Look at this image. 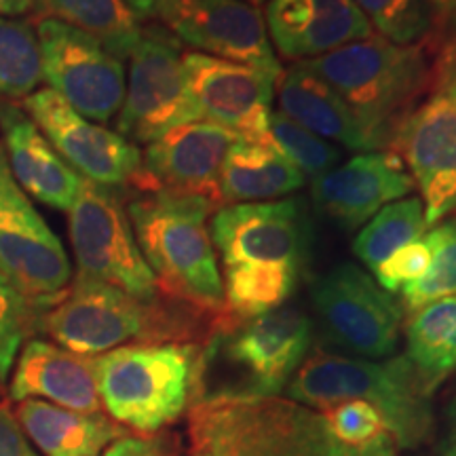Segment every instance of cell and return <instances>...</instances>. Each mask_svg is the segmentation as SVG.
I'll list each match as a JSON object with an SVG mask.
<instances>
[{
  "label": "cell",
  "instance_id": "1",
  "mask_svg": "<svg viewBox=\"0 0 456 456\" xmlns=\"http://www.w3.org/2000/svg\"><path fill=\"white\" fill-rule=\"evenodd\" d=\"M298 64L340 95L374 151H389L397 127L431 85L436 34L416 45H395L374 34Z\"/></svg>",
  "mask_w": 456,
  "mask_h": 456
},
{
  "label": "cell",
  "instance_id": "2",
  "mask_svg": "<svg viewBox=\"0 0 456 456\" xmlns=\"http://www.w3.org/2000/svg\"><path fill=\"white\" fill-rule=\"evenodd\" d=\"M94 372L110 419L151 436L205 397L208 351L192 342H134L94 357Z\"/></svg>",
  "mask_w": 456,
  "mask_h": 456
},
{
  "label": "cell",
  "instance_id": "3",
  "mask_svg": "<svg viewBox=\"0 0 456 456\" xmlns=\"http://www.w3.org/2000/svg\"><path fill=\"white\" fill-rule=\"evenodd\" d=\"M216 209L208 199L174 192H134L127 203L135 241L161 294L226 315L224 281L208 228Z\"/></svg>",
  "mask_w": 456,
  "mask_h": 456
},
{
  "label": "cell",
  "instance_id": "4",
  "mask_svg": "<svg viewBox=\"0 0 456 456\" xmlns=\"http://www.w3.org/2000/svg\"><path fill=\"white\" fill-rule=\"evenodd\" d=\"M431 395L403 355L379 362L317 351L302 362L288 385V397L306 408L322 410L346 399L368 402L383 414L402 450L431 440L436 427Z\"/></svg>",
  "mask_w": 456,
  "mask_h": 456
},
{
  "label": "cell",
  "instance_id": "5",
  "mask_svg": "<svg viewBox=\"0 0 456 456\" xmlns=\"http://www.w3.org/2000/svg\"><path fill=\"white\" fill-rule=\"evenodd\" d=\"M191 437L208 456H334L317 410L279 397H203L191 408Z\"/></svg>",
  "mask_w": 456,
  "mask_h": 456
},
{
  "label": "cell",
  "instance_id": "6",
  "mask_svg": "<svg viewBox=\"0 0 456 456\" xmlns=\"http://www.w3.org/2000/svg\"><path fill=\"white\" fill-rule=\"evenodd\" d=\"M389 152L408 167L429 228L456 212V38L436 34L431 85L397 127Z\"/></svg>",
  "mask_w": 456,
  "mask_h": 456
},
{
  "label": "cell",
  "instance_id": "7",
  "mask_svg": "<svg viewBox=\"0 0 456 456\" xmlns=\"http://www.w3.org/2000/svg\"><path fill=\"white\" fill-rule=\"evenodd\" d=\"M70 241L78 277L114 285L142 302H157L163 296L114 188L83 178L70 208Z\"/></svg>",
  "mask_w": 456,
  "mask_h": 456
},
{
  "label": "cell",
  "instance_id": "8",
  "mask_svg": "<svg viewBox=\"0 0 456 456\" xmlns=\"http://www.w3.org/2000/svg\"><path fill=\"white\" fill-rule=\"evenodd\" d=\"M182 53V43L163 24L142 28L117 121L118 134L131 144H151L171 129L203 121L188 89Z\"/></svg>",
  "mask_w": 456,
  "mask_h": 456
},
{
  "label": "cell",
  "instance_id": "9",
  "mask_svg": "<svg viewBox=\"0 0 456 456\" xmlns=\"http://www.w3.org/2000/svg\"><path fill=\"white\" fill-rule=\"evenodd\" d=\"M311 302L319 328L332 345L362 359L391 357L403 309L374 277L353 262H338L313 279Z\"/></svg>",
  "mask_w": 456,
  "mask_h": 456
},
{
  "label": "cell",
  "instance_id": "10",
  "mask_svg": "<svg viewBox=\"0 0 456 456\" xmlns=\"http://www.w3.org/2000/svg\"><path fill=\"white\" fill-rule=\"evenodd\" d=\"M0 271L38 313L70 288L72 266L64 245L11 174L0 151Z\"/></svg>",
  "mask_w": 456,
  "mask_h": 456
},
{
  "label": "cell",
  "instance_id": "11",
  "mask_svg": "<svg viewBox=\"0 0 456 456\" xmlns=\"http://www.w3.org/2000/svg\"><path fill=\"white\" fill-rule=\"evenodd\" d=\"M43 81L68 106L89 121L106 123L121 110L127 77L125 66L94 37L77 28L41 17L37 21Z\"/></svg>",
  "mask_w": 456,
  "mask_h": 456
},
{
  "label": "cell",
  "instance_id": "12",
  "mask_svg": "<svg viewBox=\"0 0 456 456\" xmlns=\"http://www.w3.org/2000/svg\"><path fill=\"white\" fill-rule=\"evenodd\" d=\"M209 235L224 271H285L300 275L306 256V216L298 199L224 205Z\"/></svg>",
  "mask_w": 456,
  "mask_h": 456
},
{
  "label": "cell",
  "instance_id": "13",
  "mask_svg": "<svg viewBox=\"0 0 456 456\" xmlns=\"http://www.w3.org/2000/svg\"><path fill=\"white\" fill-rule=\"evenodd\" d=\"M311 338L313 326L306 313L296 306H279L243 319L228 332L216 336L205 349L222 353L241 372V389L235 395L275 397L309 357Z\"/></svg>",
  "mask_w": 456,
  "mask_h": 456
},
{
  "label": "cell",
  "instance_id": "14",
  "mask_svg": "<svg viewBox=\"0 0 456 456\" xmlns=\"http://www.w3.org/2000/svg\"><path fill=\"white\" fill-rule=\"evenodd\" d=\"M21 110L81 178L114 191L135 186L142 152L121 134L91 123L49 87L21 100Z\"/></svg>",
  "mask_w": 456,
  "mask_h": 456
},
{
  "label": "cell",
  "instance_id": "15",
  "mask_svg": "<svg viewBox=\"0 0 456 456\" xmlns=\"http://www.w3.org/2000/svg\"><path fill=\"white\" fill-rule=\"evenodd\" d=\"M188 89L205 121L254 142H271L269 118L279 77L260 68L184 51Z\"/></svg>",
  "mask_w": 456,
  "mask_h": 456
},
{
  "label": "cell",
  "instance_id": "16",
  "mask_svg": "<svg viewBox=\"0 0 456 456\" xmlns=\"http://www.w3.org/2000/svg\"><path fill=\"white\" fill-rule=\"evenodd\" d=\"M159 21L199 53L281 77L265 15L254 4L243 0H171Z\"/></svg>",
  "mask_w": 456,
  "mask_h": 456
},
{
  "label": "cell",
  "instance_id": "17",
  "mask_svg": "<svg viewBox=\"0 0 456 456\" xmlns=\"http://www.w3.org/2000/svg\"><path fill=\"white\" fill-rule=\"evenodd\" d=\"M237 138L205 118L171 129L142 152V174L131 191L201 197L222 208V165Z\"/></svg>",
  "mask_w": 456,
  "mask_h": 456
},
{
  "label": "cell",
  "instance_id": "18",
  "mask_svg": "<svg viewBox=\"0 0 456 456\" xmlns=\"http://www.w3.org/2000/svg\"><path fill=\"white\" fill-rule=\"evenodd\" d=\"M414 191L402 159L389 151L359 152L311 180V201L323 218L353 232L372 220L385 205Z\"/></svg>",
  "mask_w": 456,
  "mask_h": 456
},
{
  "label": "cell",
  "instance_id": "19",
  "mask_svg": "<svg viewBox=\"0 0 456 456\" xmlns=\"http://www.w3.org/2000/svg\"><path fill=\"white\" fill-rule=\"evenodd\" d=\"M265 21L277 53L296 64L374 37L353 0H269Z\"/></svg>",
  "mask_w": 456,
  "mask_h": 456
},
{
  "label": "cell",
  "instance_id": "20",
  "mask_svg": "<svg viewBox=\"0 0 456 456\" xmlns=\"http://www.w3.org/2000/svg\"><path fill=\"white\" fill-rule=\"evenodd\" d=\"M11 399H41L77 412H102L98 380L94 372V357L78 355L34 338L21 349L11 380Z\"/></svg>",
  "mask_w": 456,
  "mask_h": 456
},
{
  "label": "cell",
  "instance_id": "21",
  "mask_svg": "<svg viewBox=\"0 0 456 456\" xmlns=\"http://www.w3.org/2000/svg\"><path fill=\"white\" fill-rule=\"evenodd\" d=\"M0 127L11 174L21 191L43 205L70 212L81 191V175L60 157L32 118L11 102H0Z\"/></svg>",
  "mask_w": 456,
  "mask_h": 456
},
{
  "label": "cell",
  "instance_id": "22",
  "mask_svg": "<svg viewBox=\"0 0 456 456\" xmlns=\"http://www.w3.org/2000/svg\"><path fill=\"white\" fill-rule=\"evenodd\" d=\"M275 94L279 112L319 138L355 152H376L349 106L315 72L300 64L281 70Z\"/></svg>",
  "mask_w": 456,
  "mask_h": 456
},
{
  "label": "cell",
  "instance_id": "23",
  "mask_svg": "<svg viewBox=\"0 0 456 456\" xmlns=\"http://www.w3.org/2000/svg\"><path fill=\"white\" fill-rule=\"evenodd\" d=\"M26 437L45 456H100L127 436V429L110 416L77 412L41 399H26L15 414Z\"/></svg>",
  "mask_w": 456,
  "mask_h": 456
},
{
  "label": "cell",
  "instance_id": "24",
  "mask_svg": "<svg viewBox=\"0 0 456 456\" xmlns=\"http://www.w3.org/2000/svg\"><path fill=\"white\" fill-rule=\"evenodd\" d=\"M306 175L271 142L237 138L222 165L220 201L224 205L266 203L300 191Z\"/></svg>",
  "mask_w": 456,
  "mask_h": 456
},
{
  "label": "cell",
  "instance_id": "25",
  "mask_svg": "<svg viewBox=\"0 0 456 456\" xmlns=\"http://www.w3.org/2000/svg\"><path fill=\"white\" fill-rule=\"evenodd\" d=\"M406 357L431 393L456 370V296L408 313Z\"/></svg>",
  "mask_w": 456,
  "mask_h": 456
},
{
  "label": "cell",
  "instance_id": "26",
  "mask_svg": "<svg viewBox=\"0 0 456 456\" xmlns=\"http://www.w3.org/2000/svg\"><path fill=\"white\" fill-rule=\"evenodd\" d=\"M47 17L94 37L117 60H129L142 37L140 20L123 0H34Z\"/></svg>",
  "mask_w": 456,
  "mask_h": 456
},
{
  "label": "cell",
  "instance_id": "27",
  "mask_svg": "<svg viewBox=\"0 0 456 456\" xmlns=\"http://www.w3.org/2000/svg\"><path fill=\"white\" fill-rule=\"evenodd\" d=\"M334 456H399L402 448L383 414L368 402L346 399L317 410Z\"/></svg>",
  "mask_w": 456,
  "mask_h": 456
},
{
  "label": "cell",
  "instance_id": "28",
  "mask_svg": "<svg viewBox=\"0 0 456 456\" xmlns=\"http://www.w3.org/2000/svg\"><path fill=\"white\" fill-rule=\"evenodd\" d=\"M427 231L429 224L420 197H403L385 205L372 220L362 226V231L353 239V254L374 273L391 254L425 237Z\"/></svg>",
  "mask_w": 456,
  "mask_h": 456
},
{
  "label": "cell",
  "instance_id": "29",
  "mask_svg": "<svg viewBox=\"0 0 456 456\" xmlns=\"http://www.w3.org/2000/svg\"><path fill=\"white\" fill-rule=\"evenodd\" d=\"M41 81L37 32L28 21L0 17V102L26 100Z\"/></svg>",
  "mask_w": 456,
  "mask_h": 456
},
{
  "label": "cell",
  "instance_id": "30",
  "mask_svg": "<svg viewBox=\"0 0 456 456\" xmlns=\"http://www.w3.org/2000/svg\"><path fill=\"white\" fill-rule=\"evenodd\" d=\"M425 239L433 254L431 266L419 281L399 292L403 313H412L437 298L456 296V216L433 224Z\"/></svg>",
  "mask_w": 456,
  "mask_h": 456
},
{
  "label": "cell",
  "instance_id": "31",
  "mask_svg": "<svg viewBox=\"0 0 456 456\" xmlns=\"http://www.w3.org/2000/svg\"><path fill=\"white\" fill-rule=\"evenodd\" d=\"M374 34L395 45H416L436 30L431 0H353Z\"/></svg>",
  "mask_w": 456,
  "mask_h": 456
},
{
  "label": "cell",
  "instance_id": "32",
  "mask_svg": "<svg viewBox=\"0 0 456 456\" xmlns=\"http://www.w3.org/2000/svg\"><path fill=\"white\" fill-rule=\"evenodd\" d=\"M269 134L275 148L285 159H289L306 180H315L340 163L342 151L332 142L319 138L313 131L294 123L279 110L271 112Z\"/></svg>",
  "mask_w": 456,
  "mask_h": 456
},
{
  "label": "cell",
  "instance_id": "33",
  "mask_svg": "<svg viewBox=\"0 0 456 456\" xmlns=\"http://www.w3.org/2000/svg\"><path fill=\"white\" fill-rule=\"evenodd\" d=\"M37 309L21 296L0 271V383L7 380Z\"/></svg>",
  "mask_w": 456,
  "mask_h": 456
},
{
  "label": "cell",
  "instance_id": "34",
  "mask_svg": "<svg viewBox=\"0 0 456 456\" xmlns=\"http://www.w3.org/2000/svg\"><path fill=\"white\" fill-rule=\"evenodd\" d=\"M431 248L425 237L403 245L395 254H391L379 269L374 271V279L385 292H402L403 288L419 281L431 266Z\"/></svg>",
  "mask_w": 456,
  "mask_h": 456
},
{
  "label": "cell",
  "instance_id": "35",
  "mask_svg": "<svg viewBox=\"0 0 456 456\" xmlns=\"http://www.w3.org/2000/svg\"><path fill=\"white\" fill-rule=\"evenodd\" d=\"M102 456H182L178 437L171 433H151V436H123L112 442Z\"/></svg>",
  "mask_w": 456,
  "mask_h": 456
},
{
  "label": "cell",
  "instance_id": "36",
  "mask_svg": "<svg viewBox=\"0 0 456 456\" xmlns=\"http://www.w3.org/2000/svg\"><path fill=\"white\" fill-rule=\"evenodd\" d=\"M0 456H38L7 408H0Z\"/></svg>",
  "mask_w": 456,
  "mask_h": 456
},
{
  "label": "cell",
  "instance_id": "37",
  "mask_svg": "<svg viewBox=\"0 0 456 456\" xmlns=\"http://www.w3.org/2000/svg\"><path fill=\"white\" fill-rule=\"evenodd\" d=\"M436 30L442 38H456V0H431Z\"/></svg>",
  "mask_w": 456,
  "mask_h": 456
},
{
  "label": "cell",
  "instance_id": "38",
  "mask_svg": "<svg viewBox=\"0 0 456 456\" xmlns=\"http://www.w3.org/2000/svg\"><path fill=\"white\" fill-rule=\"evenodd\" d=\"M140 21H159L171 0H123Z\"/></svg>",
  "mask_w": 456,
  "mask_h": 456
},
{
  "label": "cell",
  "instance_id": "39",
  "mask_svg": "<svg viewBox=\"0 0 456 456\" xmlns=\"http://www.w3.org/2000/svg\"><path fill=\"white\" fill-rule=\"evenodd\" d=\"M440 456H456V395L446 408L444 436L440 440Z\"/></svg>",
  "mask_w": 456,
  "mask_h": 456
},
{
  "label": "cell",
  "instance_id": "40",
  "mask_svg": "<svg viewBox=\"0 0 456 456\" xmlns=\"http://www.w3.org/2000/svg\"><path fill=\"white\" fill-rule=\"evenodd\" d=\"M34 0H0V17L24 15L34 7Z\"/></svg>",
  "mask_w": 456,
  "mask_h": 456
},
{
  "label": "cell",
  "instance_id": "41",
  "mask_svg": "<svg viewBox=\"0 0 456 456\" xmlns=\"http://www.w3.org/2000/svg\"><path fill=\"white\" fill-rule=\"evenodd\" d=\"M243 3H248V4H254V7H260V4L269 3V0H243Z\"/></svg>",
  "mask_w": 456,
  "mask_h": 456
},
{
  "label": "cell",
  "instance_id": "42",
  "mask_svg": "<svg viewBox=\"0 0 456 456\" xmlns=\"http://www.w3.org/2000/svg\"><path fill=\"white\" fill-rule=\"evenodd\" d=\"M195 456H208V454L201 452V450H195Z\"/></svg>",
  "mask_w": 456,
  "mask_h": 456
}]
</instances>
